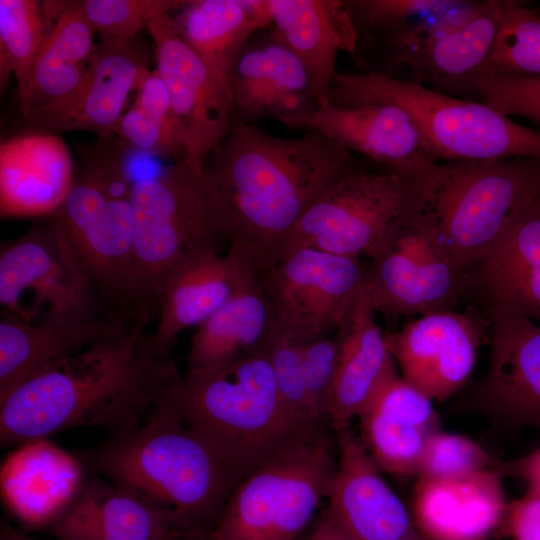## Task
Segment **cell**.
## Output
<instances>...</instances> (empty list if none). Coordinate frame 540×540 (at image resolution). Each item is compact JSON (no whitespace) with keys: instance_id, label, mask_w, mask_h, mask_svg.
<instances>
[{"instance_id":"cell-1","label":"cell","mask_w":540,"mask_h":540,"mask_svg":"<svg viewBox=\"0 0 540 540\" xmlns=\"http://www.w3.org/2000/svg\"><path fill=\"white\" fill-rule=\"evenodd\" d=\"M353 153L321 133L296 138L236 123L207 156L202 174L229 251L259 280L284 256L304 213L357 169Z\"/></svg>"},{"instance_id":"cell-2","label":"cell","mask_w":540,"mask_h":540,"mask_svg":"<svg viewBox=\"0 0 540 540\" xmlns=\"http://www.w3.org/2000/svg\"><path fill=\"white\" fill-rule=\"evenodd\" d=\"M139 322L15 386L0 398L2 447L80 427L132 431L181 380L172 349Z\"/></svg>"},{"instance_id":"cell-3","label":"cell","mask_w":540,"mask_h":540,"mask_svg":"<svg viewBox=\"0 0 540 540\" xmlns=\"http://www.w3.org/2000/svg\"><path fill=\"white\" fill-rule=\"evenodd\" d=\"M77 457L88 471L169 514L181 540H208L243 478L212 441L182 420L168 395L141 426Z\"/></svg>"},{"instance_id":"cell-4","label":"cell","mask_w":540,"mask_h":540,"mask_svg":"<svg viewBox=\"0 0 540 540\" xmlns=\"http://www.w3.org/2000/svg\"><path fill=\"white\" fill-rule=\"evenodd\" d=\"M168 399L244 478L280 451L325 426L296 418L279 395L266 351L185 371Z\"/></svg>"},{"instance_id":"cell-5","label":"cell","mask_w":540,"mask_h":540,"mask_svg":"<svg viewBox=\"0 0 540 540\" xmlns=\"http://www.w3.org/2000/svg\"><path fill=\"white\" fill-rule=\"evenodd\" d=\"M540 194V159L438 161L414 176L413 198L448 260L466 271Z\"/></svg>"},{"instance_id":"cell-6","label":"cell","mask_w":540,"mask_h":540,"mask_svg":"<svg viewBox=\"0 0 540 540\" xmlns=\"http://www.w3.org/2000/svg\"><path fill=\"white\" fill-rule=\"evenodd\" d=\"M108 137L80 158L69 192L48 217L69 241L105 310L148 324L135 287V181Z\"/></svg>"},{"instance_id":"cell-7","label":"cell","mask_w":540,"mask_h":540,"mask_svg":"<svg viewBox=\"0 0 540 540\" xmlns=\"http://www.w3.org/2000/svg\"><path fill=\"white\" fill-rule=\"evenodd\" d=\"M328 101L336 106L392 104L408 113L439 161L540 159V129L522 126L483 102L415 81L367 71L340 73Z\"/></svg>"},{"instance_id":"cell-8","label":"cell","mask_w":540,"mask_h":540,"mask_svg":"<svg viewBox=\"0 0 540 540\" xmlns=\"http://www.w3.org/2000/svg\"><path fill=\"white\" fill-rule=\"evenodd\" d=\"M135 287L141 316H158L159 297L171 270L192 251L225 240L202 170L185 159L134 182Z\"/></svg>"},{"instance_id":"cell-9","label":"cell","mask_w":540,"mask_h":540,"mask_svg":"<svg viewBox=\"0 0 540 540\" xmlns=\"http://www.w3.org/2000/svg\"><path fill=\"white\" fill-rule=\"evenodd\" d=\"M336 468L325 429L298 440L236 484L208 540H296Z\"/></svg>"},{"instance_id":"cell-10","label":"cell","mask_w":540,"mask_h":540,"mask_svg":"<svg viewBox=\"0 0 540 540\" xmlns=\"http://www.w3.org/2000/svg\"><path fill=\"white\" fill-rule=\"evenodd\" d=\"M0 303L1 315L30 324L110 314L50 217L2 246Z\"/></svg>"},{"instance_id":"cell-11","label":"cell","mask_w":540,"mask_h":540,"mask_svg":"<svg viewBox=\"0 0 540 540\" xmlns=\"http://www.w3.org/2000/svg\"><path fill=\"white\" fill-rule=\"evenodd\" d=\"M414 176L359 168L333 184L293 228L284 252L309 247L332 254L378 257L407 207ZM283 256V257H284Z\"/></svg>"},{"instance_id":"cell-12","label":"cell","mask_w":540,"mask_h":540,"mask_svg":"<svg viewBox=\"0 0 540 540\" xmlns=\"http://www.w3.org/2000/svg\"><path fill=\"white\" fill-rule=\"evenodd\" d=\"M360 258L302 247L286 254L260 283L274 327L306 343L338 330L362 290Z\"/></svg>"},{"instance_id":"cell-13","label":"cell","mask_w":540,"mask_h":540,"mask_svg":"<svg viewBox=\"0 0 540 540\" xmlns=\"http://www.w3.org/2000/svg\"><path fill=\"white\" fill-rule=\"evenodd\" d=\"M147 28L184 159L202 170L207 156L236 124L230 91L182 39L170 14L152 19Z\"/></svg>"},{"instance_id":"cell-14","label":"cell","mask_w":540,"mask_h":540,"mask_svg":"<svg viewBox=\"0 0 540 540\" xmlns=\"http://www.w3.org/2000/svg\"><path fill=\"white\" fill-rule=\"evenodd\" d=\"M402 378L430 399L444 401L467 382L484 341V323L454 310L419 316L386 335Z\"/></svg>"},{"instance_id":"cell-15","label":"cell","mask_w":540,"mask_h":540,"mask_svg":"<svg viewBox=\"0 0 540 540\" xmlns=\"http://www.w3.org/2000/svg\"><path fill=\"white\" fill-rule=\"evenodd\" d=\"M339 459L325 510L353 540H424L412 515L349 427L336 429Z\"/></svg>"},{"instance_id":"cell-16","label":"cell","mask_w":540,"mask_h":540,"mask_svg":"<svg viewBox=\"0 0 540 540\" xmlns=\"http://www.w3.org/2000/svg\"><path fill=\"white\" fill-rule=\"evenodd\" d=\"M488 371L469 407L540 431V324L524 316H491Z\"/></svg>"},{"instance_id":"cell-17","label":"cell","mask_w":540,"mask_h":540,"mask_svg":"<svg viewBox=\"0 0 540 540\" xmlns=\"http://www.w3.org/2000/svg\"><path fill=\"white\" fill-rule=\"evenodd\" d=\"M286 126L317 131L351 153L411 176L439 161L408 113L392 104L342 107L327 100Z\"/></svg>"},{"instance_id":"cell-18","label":"cell","mask_w":540,"mask_h":540,"mask_svg":"<svg viewBox=\"0 0 540 540\" xmlns=\"http://www.w3.org/2000/svg\"><path fill=\"white\" fill-rule=\"evenodd\" d=\"M228 83L236 123L274 118L286 125L319 107L305 66L271 33L261 42L251 39L235 60Z\"/></svg>"},{"instance_id":"cell-19","label":"cell","mask_w":540,"mask_h":540,"mask_svg":"<svg viewBox=\"0 0 540 540\" xmlns=\"http://www.w3.org/2000/svg\"><path fill=\"white\" fill-rule=\"evenodd\" d=\"M41 4L46 34L19 97L23 115L29 121L59 108L78 92L93 67L98 48L96 31L79 1Z\"/></svg>"},{"instance_id":"cell-20","label":"cell","mask_w":540,"mask_h":540,"mask_svg":"<svg viewBox=\"0 0 540 540\" xmlns=\"http://www.w3.org/2000/svg\"><path fill=\"white\" fill-rule=\"evenodd\" d=\"M506 505L501 477L493 469L419 478L412 518L424 540H488L498 533Z\"/></svg>"},{"instance_id":"cell-21","label":"cell","mask_w":540,"mask_h":540,"mask_svg":"<svg viewBox=\"0 0 540 540\" xmlns=\"http://www.w3.org/2000/svg\"><path fill=\"white\" fill-rule=\"evenodd\" d=\"M148 71L133 41L101 37L93 67L78 92L30 123L41 132L85 130L110 136L125 112L130 93Z\"/></svg>"},{"instance_id":"cell-22","label":"cell","mask_w":540,"mask_h":540,"mask_svg":"<svg viewBox=\"0 0 540 540\" xmlns=\"http://www.w3.org/2000/svg\"><path fill=\"white\" fill-rule=\"evenodd\" d=\"M47 530L57 540H181L169 514L88 470Z\"/></svg>"},{"instance_id":"cell-23","label":"cell","mask_w":540,"mask_h":540,"mask_svg":"<svg viewBox=\"0 0 540 540\" xmlns=\"http://www.w3.org/2000/svg\"><path fill=\"white\" fill-rule=\"evenodd\" d=\"M137 323L118 314L33 324L1 315L0 398L23 381Z\"/></svg>"},{"instance_id":"cell-24","label":"cell","mask_w":540,"mask_h":540,"mask_svg":"<svg viewBox=\"0 0 540 540\" xmlns=\"http://www.w3.org/2000/svg\"><path fill=\"white\" fill-rule=\"evenodd\" d=\"M359 417L363 445L380 469L393 474H417L428 440L441 430L432 399L398 374Z\"/></svg>"},{"instance_id":"cell-25","label":"cell","mask_w":540,"mask_h":540,"mask_svg":"<svg viewBox=\"0 0 540 540\" xmlns=\"http://www.w3.org/2000/svg\"><path fill=\"white\" fill-rule=\"evenodd\" d=\"M75 165L63 139L32 131L0 144V204L4 216L51 215L64 201Z\"/></svg>"},{"instance_id":"cell-26","label":"cell","mask_w":540,"mask_h":540,"mask_svg":"<svg viewBox=\"0 0 540 540\" xmlns=\"http://www.w3.org/2000/svg\"><path fill=\"white\" fill-rule=\"evenodd\" d=\"M1 468L2 498L27 529H48L70 503L87 469L45 440L20 445Z\"/></svg>"},{"instance_id":"cell-27","label":"cell","mask_w":540,"mask_h":540,"mask_svg":"<svg viewBox=\"0 0 540 540\" xmlns=\"http://www.w3.org/2000/svg\"><path fill=\"white\" fill-rule=\"evenodd\" d=\"M488 317L524 316L540 324V211L534 205L468 270Z\"/></svg>"},{"instance_id":"cell-28","label":"cell","mask_w":540,"mask_h":540,"mask_svg":"<svg viewBox=\"0 0 540 540\" xmlns=\"http://www.w3.org/2000/svg\"><path fill=\"white\" fill-rule=\"evenodd\" d=\"M247 271L235 255H221L214 244L189 253L161 288L156 340L172 349L179 334L197 328L227 302Z\"/></svg>"},{"instance_id":"cell-29","label":"cell","mask_w":540,"mask_h":540,"mask_svg":"<svg viewBox=\"0 0 540 540\" xmlns=\"http://www.w3.org/2000/svg\"><path fill=\"white\" fill-rule=\"evenodd\" d=\"M268 4L270 33L303 63L320 106L328 100L338 74V52H353L357 46V33L345 1L268 0Z\"/></svg>"},{"instance_id":"cell-30","label":"cell","mask_w":540,"mask_h":540,"mask_svg":"<svg viewBox=\"0 0 540 540\" xmlns=\"http://www.w3.org/2000/svg\"><path fill=\"white\" fill-rule=\"evenodd\" d=\"M511 0L482 1L464 23L409 53L393 65L412 69L420 84L447 94L477 96L496 37Z\"/></svg>"},{"instance_id":"cell-31","label":"cell","mask_w":540,"mask_h":540,"mask_svg":"<svg viewBox=\"0 0 540 540\" xmlns=\"http://www.w3.org/2000/svg\"><path fill=\"white\" fill-rule=\"evenodd\" d=\"M471 292L469 273L451 263L421 264L387 251L367 266L361 296L392 317L450 311Z\"/></svg>"},{"instance_id":"cell-32","label":"cell","mask_w":540,"mask_h":540,"mask_svg":"<svg viewBox=\"0 0 540 540\" xmlns=\"http://www.w3.org/2000/svg\"><path fill=\"white\" fill-rule=\"evenodd\" d=\"M374 315L360 294L337 330L338 359L328 407V419L335 430L347 427L380 387L397 374L386 335Z\"/></svg>"},{"instance_id":"cell-33","label":"cell","mask_w":540,"mask_h":540,"mask_svg":"<svg viewBox=\"0 0 540 540\" xmlns=\"http://www.w3.org/2000/svg\"><path fill=\"white\" fill-rule=\"evenodd\" d=\"M273 329L272 313L260 280L247 271L227 302L196 328L185 371L206 369L262 352Z\"/></svg>"},{"instance_id":"cell-34","label":"cell","mask_w":540,"mask_h":540,"mask_svg":"<svg viewBox=\"0 0 540 540\" xmlns=\"http://www.w3.org/2000/svg\"><path fill=\"white\" fill-rule=\"evenodd\" d=\"M177 32L228 87L229 73L252 36L272 24L268 0L185 1ZM230 91V90H229Z\"/></svg>"},{"instance_id":"cell-35","label":"cell","mask_w":540,"mask_h":540,"mask_svg":"<svg viewBox=\"0 0 540 540\" xmlns=\"http://www.w3.org/2000/svg\"><path fill=\"white\" fill-rule=\"evenodd\" d=\"M345 4L355 30L377 34L393 61L449 31L469 1L352 0Z\"/></svg>"},{"instance_id":"cell-36","label":"cell","mask_w":540,"mask_h":540,"mask_svg":"<svg viewBox=\"0 0 540 540\" xmlns=\"http://www.w3.org/2000/svg\"><path fill=\"white\" fill-rule=\"evenodd\" d=\"M133 105L124 112L113 133L138 150L174 162L185 158L177 133L167 89L156 72L148 71L136 88Z\"/></svg>"},{"instance_id":"cell-37","label":"cell","mask_w":540,"mask_h":540,"mask_svg":"<svg viewBox=\"0 0 540 540\" xmlns=\"http://www.w3.org/2000/svg\"><path fill=\"white\" fill-rule=\"evenodd\" d=\"M47 22L42 4L34 0H0V84L5 88L10 76L23 94L44 40Z\"/></svg>"},{"instance_id":"cell-38","label":"cell","mask_w":540,"mask_h":540,"mask_svg":"<svg viewBox=\"0 0 540 540\" xmlns=\"http://www.w3.org/2000/svg\"><path fill=\"white\" fill-rule=\"evenodd\" d=\"M489 74L540 75V16L536 11L510 2L487 64Z\"/></svg>"},{"instance_id":"cell-39","label":"cell","mask_w":540,"mask_h":540,"mask_svg":"<svg viewBox=\"0 0 540 540\" xmlns=\"http://www.w3.org/2000/svg\"><path fill=\"white\" fill-rule=\"evenodd\" d=\"M81 9L101 37L129 42L149 22L170 14L185 1L174 0H83Z\"/></svg>"},{"instance_id":"cell-40","label":"cell","mask_w":540,"mask_h":540,"mask_svg":"<svg viewBox=\"0 0 540 540\" xmlns=\"http://www.w3.org/2000/svg\"><path fill=\"white\" fill-rule=\"evenodd\" d=\"M265 351L279 395L287 409L307 424L325 426L315 416L309 400L302 343L274 327Z\"/></svg>"},{"instance_id":"cell-41","label":"cell","mask_w":540,"mask_h":540,"mask_svg":"<svg viewBox=\"0 0 540 540\" xmlns=\"http://www.w3.org/2000/svg\"><path fill=\"white\" fill-rule=\"evenodd\" d=\"M496 459L473 440L438 431L428 440L417 471L419 478H441L493 469Z\"/></svg>"},{"instance_id":"cell-42","label":"cell","mask_w":540,"mask_h":540,"mask_svg":"<svg viewBox=\"0 0 540 540\" xmlns=\"http://www.w3.org/2000/svg\"><path fill=\"white\" fill-rule=\"evenodd\" d=\"M477 96L504 116L519 115L540 126V75L489 74L479 81Z\"/></svg>"},{"instance_id":"cell-43","label":"cell","mask_w":540,"mask_h":540,"mask_svg":"<svg viewBox=\"0 0 540 540\" xmlns=\"http://www.w3.org/2000/svg\"><path fill=\"white\" fill-rule=\"evenodd\" d=\"M302 354L311 407L317 419L326 424L338 359L337 342L323 337L302 343Z\"/></svg>"},{"instance_id":"cell-44","label":"cell","mask_w":540,"mask_h":540,"mask_svg":"<svg viewBox=\"0 0 540 540\" xmlns=\"http://www.w3.org/2000/svg\"><path fill=\"white\" fill-rule=\"evenodd\" d=\"M498 533L511 540H540V492L528 489L507 503Z\"/></svg>"},{"instance_id":"cell-45","label":"cell","mask_w":540,"mask_h":540,"mask_svg":"<svg viewBox=\"0 0 540 540\" xmlns=\"http://www.w3.org/2000/svg\"><path fill=\"white\" fill-rule=\"evenodd\" d=\"M500 477H513L540 492V447L528 455L509 462H498L493 469Z\"/></svg>"},{"instance_id":"cell-46","label":"cell","mask_w":540,"mask_h":540,"mask_svg":"<svg viewBox=\"0 0 540 540\" xmlns=\"http://www.w3.org/2000/svg\"><path fill=\"white\" fill-rule=\"evenodd\" d=\"M308 540H353L324 512Z\"/></svg>"},{"instance_id":"cell-47","label":"cell","mask_w":540,"mask_h":540,"mask_svg":"<svg viewBox=\"0 0 540 540\" xmlns=\"http://www.w3.org/2000/svg\"><path fill=\"white\" fill-rule=\"evenodd\" d=\"M0 540H40L26 535L19 529L12 527L9 523L1 525Z\"/></svg>"},{"instance_id":"cell-48","label":"cell","mask_w":540,"mask_h":540,"mask_svg":"<svg viewBox=\"0 0 540 540\" xmlns=\"http://www.w3.org/2000/svg\"><path fill=\"white\" fill-rule=\"evenodd\" d=\"M535 206H536L537 209L540 211V194H539V196H538V198H537V201H536V203H535Z\"/></svg>"}]
</instances>
